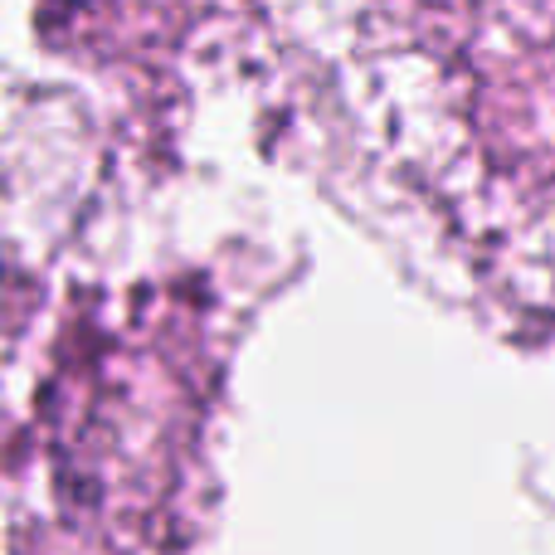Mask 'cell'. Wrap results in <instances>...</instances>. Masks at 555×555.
Returning a JSON list of instances; mask_svg holds the SVG:
<instances>
[]
</instances>
